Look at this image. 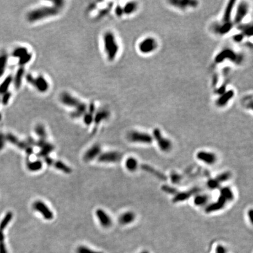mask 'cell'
<instances>
[{
  "label": "cell",
  "mask_w": 253,
  "mask_h": 253,
  "mask_svg": "<svg viewBox=\"0 0 253 253\" xmlns=\"http://www.w3.org/2000/svg\"><path fill=\"white\" fill-rule=\"evenodd\" d=\"M13 81V77L8 76L6 77V79L3 81L0 85V95H3L7 91V90L10 87L11 83Z\"/></svg>",
  "instance_id": "obj_30"
},
{
  "label": "cell",
  "mask_w": 253,
  "mask_h": 253,
  "mask_svg": "<svg viewBox=\"0 0 253 253\" xmlns=\"http://www.w3.org/2000/svg\"><path fill=\"white\" fill-rule=\"evenodd\" d=\"M125 166L128 171L134 172L138 167V161L134 157H129L126 159L125 162Z\"/></svg>",
  "instance_id": "obj_24"
},
{
  "label": "cell",
  "mask_w": 253,
  "mask_h": 253,
  "mask_svg": "<svg viewBox=\"0 0 253 253\" xmlns=\"http://www.w3.org/2000/svg\"><path fill=\"white\" fill-rule=\"evenodd\" d=\"M123 158V155L118 151H108L100 154L98 157V161L102 163L118 162Z\"/></svg>",
  "instance_id": "obj_11"
},
{
  "label": "cell",
  "mask_w": 253,
  "mask_h": 253,
  "mask_svg": "<svg viewBox=\"0 0 253 253\" xmlns=\"http://www.w3.org/2000/svg\"><path fill=\"white\" fill-rule=\"evenodd\" d=\"M95 215L102 227L108 228L111 226V218L104 210L101 209H97Z\"/></svg>",
  "instance_id": "obj_14"
},
{
  "label": "cell",
  "mask_w": 253,
  "mask_h": 253,
  "mask_svg": "<svg viewBox=\"0 0 253 253\" xmlns=\"http://www.w3.org/2000/svg\"><path fill=\"white\" fill-rule=\"evenodd\" d=\"M228 203V201L222 196H219V197L217 200V201L215 203H213L206 208V213H211L213 212H217L219 210L223 209L226 204Z\"/></svg>",
  "instance_id": "obj_17"
},
{
  "label": "cell",
  "mask_w": 253,
  "mask_h": 253,
  "mask_svg": "<svg viewBox=\"0 0 253 253\" xmlns=\"http://www.w3.org/2000/svg\"><path fill=\"white\" fill-rule=\"evenodd\" d=\"M253 210L252 209L248 211V216L249 219H250V220L251 222H253Z\"/></svg>",
  "instance_id": "obj_52"
},
{
  "label": "cell",
  "mask_w": 253,
  "mask_h": 253,
  "mask_svg": "<svg viewBox=\"0 0 253 253\" xmlns=\"http://www.w3.org/2000/svg\"><path fill=\"white\" fill-rule=\"evenodd\" d=\"M197 158L206 164H215L217 161V156L213 152L206 151H200L197 152L196 155Z\"/></svg>",
  "instance_id": "obj_13"
},
{
  "label": "cell",
  "mask_w": 253,
  "mask_h": 253,
  "mask_svg": "<svg viewBox=\"0 0 253 253\" xmlns=\"http://www.w3.org/2000/svg\"><path fill=\"white\" fill-rule=\"evenodd\" d=\"M60 10L54 5L39 6L28 12L26 15V19L29 22H36L57 15Z\"/></svg>",
  "instance_id": "obj_2"
},
{
  "label": "cell",
  "mask_w": 253,
  "mask_h": 253,
  "mask_svg": "<svg viewBox=\"0 0 253 253\" xmlns=\"http://www.w3.org/2000/svg\"><path fill=\"white\" fill-rule=\"evenodd\" d=\"M158 46V42L155 38L146 37L139 42L138 49L142 54L149 55L156 51Z\"/></svg>",
  "instance_id": "obj_5"
},
{
  "label": "cell",
  "mask_w": 253,
  "mask_h": 253,
  "mask_svg": "<svg viewBox=\"0 0 253 253\" xmlns=\"http://www.w3.org/2000/svg\"><path fill=\"white\" fill-rule=\"evenodd\" d=\"M239 28L240 30L241 33L244 36H251L252 35V26L251 25H244L243 24H241L239 25Z\"/></svg>",
  "instance_id": "obj_32"
},
{
  "label": "cell",
  "mask_w": 253,
  "mask_h": 253,
  "mask_svg": "<svg viewBox=\"0 0 253 253\" xmlns=\"http://www.w3.org/2000/svg\"><path fill=\"white\" fill-rule=\"evenodd\" d=\"M115 14L116 16L118 17H120L121 16H123L124 15L123 7L120 6H116V8H115Z\"/></svg>",
  "instance_id": "obj_45"
},
{
  "label": "cell",
  "mask_w": 253,
  "mask_h": 253,
  "mask_svg": "<svg viewBox=\"0 0 253 253\" xmlns=\"http://www.w3.org/2000/svg\"><path fill=\"white\" fill-rule=\"evenodd\" d=\"M26 80L41 93H45L49 89V83L43 76L34 77L31 74H28L26 76Z\"/></svg>",
  "instance_id": "obj_8"
},
{
  "label": "cell",
  "mask_w": 253,
  "mask_h": 253,
  "mask_svg": "<svg viewBox=\"0 0 253 253\" xmlns=\"http://www.w3.org/2000/svg\"><path fill=\"white\" fill-rule=\"evenodd\" d=\"M2 95H2V100H1L2 103L4 105H6V104H8V101L10 100V98H11V93L10 92H9V91H7L5 93H4Z\"/></svg>",
  "instance_id": "obj_44"
},
{
  "label": "cell",
  "mask_w": 253,
  "mask_h": 253,
  "mask_svg": "<svg viewBox=\"0 0 253 253\" xmlns=\"http://www.w3.org/2000/svg\"><path fill=\"white\" fill-rule=\"evenodd\" d=\"M26 166L29 171L37 172L42 169L43 167V162L41 160L28 161L26 163Z\"/></svg>",
  "instance_id": "obj_23"
},
{
  "label": "cell",
  "mask_w": 253,
  "mask_h": 253,
  "mask_svg": "<svg viewBox=\"0 0 253 253\" xmlns=\"http://www.w3.org/2000/svg\"><path fill=\"white\" fill-rule=\"evenodd\" d=\"M59 99L64 106L75 108V110L71 113V117L73 118H79L83 116L87 111V105L68 92L62 93Z\"/></svg>",
  "instance_id": "obj_1"
},
{
  "label": "cell",
  "mask_w": 253,
  "mask_h": 253,
  "mask_svg": "<svg viewBox=\"0 0 253 253\" xmlns=\"http://www.w3.org/2000/svg\"><path fill=\"white\" fill-rule=\"evenodd\" d=\"M6 143V140H5V137H4V135L2 133H0V150H1L3 147L4 146Z\"/></svg>",
  "instance_id": "obj_46"
},
{
  "label": "cell",
  "mask_w": 253,
  "mask_h": 253,
  "mask_svg": "<svg viewBox=\"0 0 253 253\" xmlns=\"http://www.w3.org/2000/svg\"><path fill=\"white\" fill-rule=\"evenodd\" d=\"M215 253H226V249L221 245H219L216 248Z\"/></svg>",
  "instance_id": "obj_49"
},
{
  "label": "cell",
  "mask_w": 253,
  "mask_h": 253,
  "mask_svg": "<svg viewBox=\"0 0 253 253\" xmlns=\"http://www.w3.org/2000/svg\"><path fill=\"white\" fill-rule=\"evenodd\" d=\"M104 50L108 60L113 61L116 58L120 46L114 33L111 31L105 32L103 37Z\"/></svg>",
  "instance_id": "obj_3"
},
{
  "label": "cell",
  "mask_w": 253,
  "mask_h": 253,
  "mask_svg": "<svg viewBox=\"0 0 253 253\" xmlns=\"http://www.w3.org/2000/svg\"><path fill=\"white\" fill-rule=\"evenodd\" d=\"M141 253H148L147 251H143V252H142Z\"/></svg>",
  "instance_id": "obj_53"
},
{
  "label": "cell",
  "mask_w": 253,
  "mask_h": 253,
  "mask_svg": "<svg viewBox=\"0 0 253 253\" xmlns=\"http://www.w3.org/2000/svg\"><path fill=\"white\" fill-rule=\"evenodd\" d=\"M220 196L224 197L228 202H230L234 199V194L232 190L228 186L221 188L220 190Z\"/></svg>",
  "instance_id": "obj_26"
},
{
  "label": "cell",
  "mask_w": 253,
  "mask_h": 253,
  "mask_svg": "<svg viewBox=\"0 0 253 253\" xmlns=\"http://www.w3.org/2000/svg\"><path fill=\"white\" fill-rule=\"evenodd\" d=\"M162 189L165 193H167L170 194V195H175L176 194H177V192H178V190L176 188H175L174 187L171 186H169V185H163L162 186Z\"/></svg>",
  "instance_id": "obj_37"
},
{
  "label": "cell",
  "mask_w": 253,
  "mask_h": 253,
  "mask_svg": "<svg viewBox=\"0 0 253 253\" xmlns=\"http://www.w3.org/2000/svg\"><path fill=\"white\" fill-rule=\"evenodd\" d=\"M1 114H0V120H1Z\"/></svg>",
  "instance_id": "obj_54"
},
{
  "label": "cell",
  "mask_w": 253,
  "mask_h": 253,
  "mask_svg": "<svg viewBox=\"0 0 253 253\" xmlns=\"http://www.w3.org/2000/svg\"><path fill=\"white\" fill-rule=\"evenodd\" d=\"M244 37L240 33H239V34H237V35H236L234 36V40L235 41H236V42H241V41L243 39Z\"/></svg>",
  "instance_id": "obj_50"
},
{
  "label": "cell",
  "mask_w": 253,
  "mask_h": 253,
  "mask_svg": "<svg viewBox=\"0 0 253 253\" xmlns=\"http://www.w3.org/2000/svg\"><path fill=\"white\" fill-rule=\"evenodd\" d=\"M28 53V49L24 47H19L15 49L13 53L14 57L21 58Z\"/></svg>",
  "instance_id": "obj_34"
},
{
  "label": "cell",
  "mask_w": 253,
  "mask_h": 253,
  "mask_svg": "<svg viewBox=\"0 0 253 253\" xmlns=\"http://www.w3.org/2000/svg\"><path fill=\"white\" fill-rule=\"evenodd\" d=\"M24 75V69L21 68L18 70L14 79V85L16 89H19L21 85L22 77Z\"/></svg>",
  "instance_id": "obj_28"
},
{
  "label": "cell",
  "mask_w": 253,
  "mask_h": 253,
  "mask_svg": "<svg viewBox=\"0 0 253 253\" xmlns=\"http://www.w3.org/2000/svg\"><path fill=\"white\" fill-rule=\"evenodd\" d=\"M152 138L155 139L159 148L163 152H169L172 148V144L171 141L165 137L159 128H155L152 132Z\"/></svg>",
  "instance_id": "obj_6"
},
{
  "label": "cell",
  "mask_w": 253,
  "mask_h": 253,
  "mask_svg": "<svg viewBox=\"0 0 253 253\" xmlns=\"http://www.w3.org/2000/svg\"><path fill=\"white\" fill-rule=\"evenodd\" d=\"M101 146L99 144H95L90 147L88 151L84 153L83 159L86 162L91 161L97 157H98L101 154Z\"/></svg>",
  "instance_id": "obj_15"
},
{
  "label": "cell",
  "mask_w": 253,
  "mask_h": 253,
  "mask_svg": "<svg viewBox=\"0 0 253 253\" xmlns=\"http://www.w3.org/2000/svg\"><path fill=\"white\" fill-rule=\"evenodd\" d=\"M220 184L217 181V180L215 178V179H210L208 182L207 185L209 189H215L217 188L220 186Z\"/></svg>",
  "instance_id": "obj_42"
},
{
  "label": "cell",
  "mask_w": 253,
  "mask_h": 253,
  "mask_svg": "<svg viewBox=\"0 0 253 253\" xmlns=\"http://www.w3.org/2000/svg\"><path fill=\"white\" fill-rule=\"evenodd\" d=\"M209 200V196L206 195H199L194 199V203L196 206H201L205 204Z\"/></svg>",
  "instance_id": "obj_31"
},
{
  "label": "cell",
  "mask_w": 253,
  "mask_h": 253,
  "mask_svg": "<svg viewBox=\"0 0 253 253\" xmlns=\"http://www.w3.org/2000/svg\"><path fill=\"white\" fill-rule=\"evenodd\" d=\"M110 113L107 110H101L96 113L94 117V120L96 124H99L101 123L102 121L105 120L107 119L109 117Z\"/></svg>",
  "instance_id": "obj_25"
},
{
  "label": "cell",
  "mask_w": 253,
  "mask_h": 253,
  "mask_svg": "<svg viewBox=\"0 0 253 253\" xmlns=\"http://www.w3.org/2000/svg\"><path fill=\"white\" fill-rule=\"evenodd\" d=\"M94 120L93 114H91L90 113H86L83 115V121L84 123L89 126L90 125Z\"/></svg>",
  "instance_id": "obj_39"
},
{
  "label": "cell",
  "mask_w": 253,
  "mask_h": 253,
  "mask_svg": "<svg viewBox=\"0 0 253 253\" xmlns=\"http://www.w3.org/2000/svg\"><path fill=\"white\" fill-rule=\"evenodd\" d=\"M135 219V215L133 212L128 211L121 215L119 221L123 225H126L133 223Z\"/></svg>",
  "instance_id": "obj_20"
},
{
  "label": "cell",
  "mask_w": 253,
  "mask_h": 253,
  "mask_svg": "<svg viewBox=\"0 0 253 253\" xmlns=\"http://www.w3.org/2000/svg\"><path fill=\"white\" fill-rule=\"evenodd\" d=\"M46 142H47L46 141V139H39L38 141H36L35 146H37L41 148L42 146H44Z\"/></svg>",
  "instance_id": "obj_48"
},
{
  "label": "cell",
  "mask_w": 253,
  "mask_h": 253,
  "mask_svg": "<svg viewBox=\"0 0 253 253\" xmlns=\"http://www.w3.org/2000/svg\"><path fill=\"white\" fill-rule=\"evenodd\" d=\"M243 104L244 105V107H245L247 108H252L253 107V104H252V95H247L243 99Z\"/></svg>",
  "instance_id": "obj_38"
},
{
  "label": "cell",
  "mask_w": 253,
  "mask_h": 253,
  "mask_svg": "<svg viewBox=\"0 0 253 253\" xmlns=\"http://www.w3.org/2000/svg\"><path fill=\"white\" fill-rule=\"evenodd\" d=\"M128 139L133 143H139L150 144L153 142L152 135L148 133L139 131H131L127 135Z\"/></svg>",
  "instance_id": "obj_7"
},
{
  "label": "cell",
  "mask_w": 253,
  "mask_h": 253,
  "mask_svg": "<svg viewBox=\"0 0 253 253\" xmlns=\"http://www.w3.org/2000/svg\"><path fill=\"white\" fill-rule=\"evenodd\" d=\"M198 191H199L198 188H194L193 189L190 190L186 191V192H178L177 194L175 195V197L173 199V202H181L185 201L187 199H189L190 196L197 193L196 192H198Z\"/></svg>",
  "instance_id": "obj_18"
},
{
  "label": "cell",
  "mask_w": 253,
  "mask_h": 253,
  "mask_svg": "<svg viewBox=\"0 0 253 253\" xmlns=\"http://www.w3.org/2000/svg\"><path fill=\"white\" fill-rule=\"evenodd\" d=\"M230 177H231V173L230 172H224V173L220 174L217 177L216 179L217 180V181L220 184H221L222 182L227 181L230 178Z\"/></svg>",
  "instance_id": "obj_36"
},
{
  "label": "cell",
  "mask_w": 253,
  "mask_h": 253,
  "mask_svg": "<svg viewBox=\"0 0 253 253\" xmlns=\"http://www.w3.org/2000/svg\"><path fill=\"white\" fill-rule=\"evenodd\" d=\"M54 167L57 169V170L62 171L65 173H70L72 172V169L69 167L67 165L63 163L62 161H57L54 162V164L53 165Z\"/></svg>",
  "instance_id": "obj_27"
},
{
  "label": "cell",
  "mask_w": 253,
  "mask_h": 253,
  "mask_svg": "<svg viewBox=\"0 0 253 253\" xmlns=\"http://www.w3.org/2000/svg\"><path fill=\"white\" fill-rule=\"evenodd\" d=\"M141 168L142 170L146 171L150 173H151L154 177H157L159 179L162 180V181H165L166 180V177L165 175L164 174L160 171L157 170L154 168L152 167L151 166H150L147 164H143L141 165Z\"/></svg>",
  "instance_id": "obj_19"
},
{
  "label": "cell",
  "mask_w": 253,
  "mask_h": 253,
  "mask_svg": "<svg viewBox=\"0 0 253 253\" xmlns=\"http://www.w3.org/2000/svg\"><path fill=\"white\" fill-rule=\"evenodd\" d=\"M32 54L28 53L25 55L23 56L22 57L19 58V64L21 66H23L27 63H28L31 60Z\"/></svg>",
  "instance_id": "obj_41"
},
{
  "label": "cell",
  "mask_w": 253,
  "mask_h": 253,
  "mask_svg": "<svg viewBox=\"0 0 253 253\" xmlns=\"http://www.w3.org/2000/svg\"><path fill=\"white\" fill-rule=\"evenodd\" d=\"M7 62V56L6 55H2L0 56V77L2 76L6 69Z\"/></svg>",
  "instance_id": "obj_35"
},
{
  "label": "cell",
  "mask_w": 253,
  "mask_h": 253,
  "mask_svg": "<svg viewBox=\"0 0 253 253\" xmlns=\"http://www.w3.org/2000/svg\"><path fill=\"white\" fill-rule=\"evenodd\" d=\"M25 151L27 155L28 156L31 155L33 153V149L31 146H28L25 150Z\"/></svg>",
  "instance_id": "obj_51"
},
{
  "label": "cell",
  "mask_w": 253,
  "mask_h": 253,
  "mask_svg": "<svg viewBox=\"0 0 253 253\" xmlns=\"http://www.w3.org/2000/svg\"><path fill=\"white\" fill-rule=\"evenodd\" d=\"M44 161L46 163V164L48 165V166L53 165V164H54V162H55V161L53 160L52 158H51V157H48V156L44 158Z\"/></svg>",
  "instance_id": "obj_47"
},
{
  "label": "cell",
  "mask_w": 253,
  "mask_h": 253,
  "mask_svg": "<svg viewBox=\"0 0 253 253\" xmlns=\"http://www.w3.org/2000/svg\"><path fill=\"white\" fill-rule=\"evenodd\" d=\"M138 8V4L136 2L131 1L128 2L125 4V6L123 7V13L125 15H131L133 13H135Z\"/></svg>",
  "instance_id": "obj_22"
},
{
  "label": "cell",
  "mask_w": 253,
  "mask_h": 253,
  "mask_svg": "<svg viewBox=\"0 0 253 253\" xmlns=\"http://www.w3.org/2000/svg\"><path fill=\"white\" fill-rule=\"evenodd\" d=\"M182 177L181 176L178 174L177 173H172L171 175V181L173 184H179V182L181 181Z\"/></svg>",
  "instance_id": "obj_43"
},
{
  "label": "cell",
  "mask_w": 253,
  "mask_h": 253,
  "mask_svg": "<svg viewBox=\"0 0 253 253\" xmlns=\"http://www.w3.org/2000/svg\"><path fill=\"white\" fill-rule=\"evenodd\" d=\"M168 2L172 6L181 10L195 8L199 4L198 1L190 0H172L168 1Z\"/></svg>",
  "instance_id": "obj_12"
},
{
  "label": "cell",
  "mask_w": 253,
  "mask_h": 253,
  "mask_svg": "<svg viewBox=\"0 0 253 253\" xmlns=\"http://www.w3.org/2000/svg\"><path fill=\"white\" fill-rule=\"evenodd\" d=\"M76 252L77 253H103L101 252L92 250L91 249L89 248L88 247L83 246H81L78 247L76 250Z\"/></svg>",
  "instance_id": "obj_40"
},
{
  "label": "cell",
  "mask_w": 253,
  "mask_h": 253,
  "mask_svg": "<svg viewBox=\"0 0 253 253\" xmlns=\"http://www.w3.org/2000/svg\"><path fill=\"white\" fill-rule=\"evenodd\" d=\"M13 216V213L10 212L6 213V215L4 217V219L2 220V221L0 223V230L2 231L4 230V229L6 228L8 223L12 220Z\"/></svg>",
  "instance_id": "obj_33"
},
{
  "label": "cell",
  "mask_w": 253,
  "mask_h": 253,
  "mask_svg": "<svg viewBox=\"0 0 253 253\" xmlns=\"http://www.w3.org/2000/svg\"><path fill=\"white\" fill-rule=\"evenodd\" d=\"M35 133L39 137V139H46L47 133L45 126L41 124L37 125L35 128Z\"/></svg>",
  "instance_id": "obj_29"
},
{
  "label": "cell",
  "mask_w": 253,
  "mask_h": 253,
  "mask_svg": "<svg viewBox=\"0 0 253 253\" xmlns=\"http://www.w3.org/2000/svg\"><path fill=\"white\" fill-rule=\"evenodd\" d=\"M32 208L41 213L45 220H51L53 218V213L48 206L41 200H37L33 203Z\"/></svg>",
  "instance_id": "obj_10"
},
{
  "label": "cell",
  "mask_w": 253,
  "mask_h": 253,
  "mask_svg": "<svg viewBox=\"0 0 253 253\" xmlns=\"http://www.w3.org/2000/svg\"><path fill=\"white\" fill-rule=\"evenodd\" d=\"M234 93L233 90H230L226 91L220 95L219 97L216 100V104L219 107H224L226 106L229 101L233 98Z\"/></svg>",
  "instance_id": "obj_16"
},
{
  "label": "cell",
  "mask_w": 253,
  "mask_h": 253,
  "mask_svg": "<svg viewBox=\"0 0 253 253\" xmlns=\"http://www.w3.org/2000/svg\"><path fill=\"white\" fill-rule=\"evenodd\" d=\"M249 12V6L246 2H241L235 8L234 11V24L240 25L247 17Z\"/></svg>",
  "instance_id": "obj_9"
},
{
  "label": "cell",
  "mask_w": 253,
  "mask_h": 253,
  "mask_svg": "<svg viewBox=\"0 0 253 253\" xmlns=\"http://www.w3.org/2000/svg\"><path fill=\"white\" fill-rule=\"evenodd\" d=\"M55 149L54 146L51 143L46 142L44 146L41 148V150L37 154L38 157L45 158L49 155V154L52 152Z\"/></svg>",
  "instance_id": "obj_21"
},
{
  "label": "cell",
  "mask_w": 253,
  "mask_h": 253,
  "mask_svg": "<svg viewBox=\"0 0 253 253\" xmlns=\"http://www.w3.org/2000/svg\"><path fill=\"white\" fill-rule=\"evenodd\" d=\"M0 101H1V99H0Z\"/></svg>",
  "instance_id": "obj_55"
},
{
  "label": "cell",
  "mask_w": 253,
  "mask_h": 253,
  "mask_svg": "<svg viewBox=\"0 0 253 253\" xmlns=\"http://www.w3.org/2000/svg\"><path fill=\"white\" fill-rule=\"evenodd\" d=\"M229 60L230 62L234 63L240 64L243 62V57L240 53L236 52L231 49H224L220 51L216 56L215 62L216 63H221Z\"/></svg>",
  "instance_id": "obj_4"
}]
</instances>
